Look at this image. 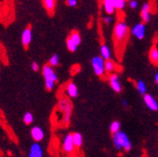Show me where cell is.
<instances>
[{"label":"cell","instance_id":"1","mask_svg":"<svg viewBox=\"0 0 158 157\" xmlns=\"http://www.w3.org/2000/svg\"><path fill=\"white\" fill-rule=\"evenodd\" d=\"M113 144L116 150L118 151H130L132 150V143L125 132L118 131L115 133L112 136Z\"/></svg>","mask_w":158,"mask_h":157},{"label":"cell","instance_id":"2","mask_svg":"<svg viewBox=\"0 0 158 157\" xmlns=\"http://www.w3.org/2000/svg\"><path fill=\"white\" fill-rule=\"evenodd\" d=\"M113 35H114L115 41L118 44L125 43L126 40L128 39V35H129V28L127 24H126L123 20L118 21L114 26Z\"/></svg>","mask_w":158,"mask_h":157},{"label":"cell","instance_id":"3","mask_svg":"<svg viewBox=\"0 0 158 157\" xmlns=\"http://www.w3.org/2000/svg\"><path fill=\"white\" fill-rule=\"evenodd\" d=\"M58 109H59V111L63 113L62 122L64 124H68L70 121L72 113H73V105H72V102H70V100L65 97H61L58 102Z\"/></svg>","mask_w":158,"mask_h":157},{"label":"cell","instance_id":"4","mask_svg":"<svg viewBox=\"0 0 158 157\" xmlns=\"http://www.w3.org/2000/svg\"><path fill=\"white\" fill-rule=\"evenodd\" d=\"M43 75L44 78V85L47 91L53 90L55 84H56L58 80V75L55 72L52 67L49 65H45L43 68Z\"/></svg>","mask_w":158,"mask_h":157},{"label":"cell","instance_id":"5","mask_svg":"<svg viewBox=\"0 0 158 157\" xmlns=\"http://www.w3.org/2000/svg\"><path fill=\"white\" fill-rule=\"evenodd\" d=\"M104 63L105 61L102 59L100 56H94L91 60V65L93 68V70L94 74L97 76H103L105 73V69H104Z\"/></svg>","mask_w":158,"mask_h":157},{"label":"cell","instance_id":"6","mask_svg":"<svg viewBox=\"0 0 158 157\" xmlns=\"http://www.w3.org/2000/svg\"><path fill=\"white\" fill-rule=\"evenodd\" d=\"M131 34L138 40H143L146 36V25L144 22L136 23L131 29Z\"/></svg>","mask_w":158,"mask_h":157},{"label":"cell","instance_id":"7","mask_svg":"<svg viewBox=\"0 0 158 157\" xmlns=\"http://www.w3.org/2000/svg\"><path fill=\"white\" fill-rule=\"evenodd\" d=\"M109 84H110V87L112 88V90L115 93H120L123 91V86H122V82L120 80V76L117 73H113V74H110L109 76Z\"/></svg>","mask_w":158,"mask_h":157},{"label":"cell","instance_id":"8","mask_svg":"<svg viewBox=\"0 0 158 157\" xmlns=\"http://www.w3.org/2000/svg\"><path fill=\"white\" fill-rule=\"evenodd\" d=\"M74 144H73V134H68L65 136L64 140H63L62 144V148L66 153H72L74 150Z\"/></svg>","mask_w":158,"mask_h":157},{"label":"cell","instance_id":"9","mask_svg":"<svg viewBox=\"0 0 158 157\" xmlns=\"http://www.w3.org/2000/svg\"><path fill=\"white\" fill-rule=\"evenodd\" d=\"M140 15L142 21L144 23H148L151 21L152 19V12H151V4L148 2H145L141 8V12H140Z\"/></svg>","mask_w":158,"mask_h":157},{"label":"cell","instance_id":"10","mask_svg":"<svg viewBox=\"0 0 158 157\" xmlns=\"http://www.w3.org/2000/svg\"><path fill=\"white\" fill-rule=\"evenodd\" d=\"M143 98H144V102H145L146 106L151 110V111H153V112L158 111V102L152 95H151V93H147V95L144 96Z\"/></svg>","mask_w":158,"mask_h":157},{"label":"cell","instance_id":"11","mask_svg":"<svg viewBox=\"0 0 158 157\" xmlns=\"http://www.w3.org/2000/svg\"><path fill=\"white\" fill-rule=\"evenodd\" d=\"M28 157H44V151L40 143H33L30 147Z\"/></svg>","mask_w":158,"mask_h":157},{"label":"cell","instance_id":"12","mask_svg":"<svg viewBox=\"0 0 158 157\" xmlns=\"http://www.w3.org/2000/svg\"><path fill=\"white\" fill-rule=\"evenodd\" d=\"M31 137L35 141L39 143L44 139V131L42 127L40 126H33L31 129Z\"/></svg>","mask_w":158,"mask_h":157},{"label":"cell","instance_id":"13","mask_svg":"<svg viewBox=\"0 0 158 157\" xmlns=\"http://www.w3.org/2000/svg\"><path fill=\"white\" fill-rule=\"evenodd\" d=\"M32 37H33L32 29L30 27H27L23 30V32L21 34V43L24 48H27V46L30 44L31 41H32Z\"/></svg>","mask_w":158,"mask_h":157},{"label":"cell","instance_id":"14","mask_svg":"<svg viewBox=\"0 0 158 157\" xmlns=\"http://www.w3.org/2000/svg\"><path fill=\"white\" fill-rule=\"evenodd\" d=\"M66 93H67V96L70 98H75L78 97V88L75 83L73 82H69L67 85V88H66Z\"/></svg>","mask_w":158,"mask_h":157},{"label":"cell","instance_id":"15","mask_svg":"<svg viewBox=\"0 0 158 157\" xmlns=\"http://www.w3.org/2000/svg\"><path fill=\"white\" fill-rule=\"evenodd\" d=\"M102 7H103L104 12L108 15H112L116 12V8L114 6L113 0H102Z\"/></svg>","mask_w":158,"mask_h":157},{"label":"cell","instance_id":"16","mask_svg":"<svg viewBox=\"0 0 158 157\" xmlns=\"http://www.w3.org/2000/svg\"><path fill=\"white\" fill-rule=\"evenodd\" d=\"M100 57L104 61L111 60V57H112L111 49H110L109 45H107L106 43H103L100 46Z\"/></svg>","mask_w":158,"mask_h":157},{"label":"cell","instance_id":"17","mask_svg":"<svg viewBox=\"0 0 158 157\" xmlns=\"http://www.w3.org/2000/svg\"><path fill=\"white\" fill-rule=\"evenodd\" d=\"M148 58L153 65L158 66V48L155 45H153L152 48L149 49L148 52Z\"/></svg>","mask_w":158,"mask_h":157},{"label":"cell","instance_id":"18","mask_svg":"<svg viewBox=\"0 0 158 157\" xmlns=\"http://www.w3.org/2000/svg\"><path fill=\"white\" fill-rule=\"evenodd\" d=\"M104 69H105V73L109 74H113L116 70V64L113 60H107L104 63Z\"/></svg>","mask_w":158,"mask_h":157},{"label":"cell","instance_id":"19","mask_svg":"<svg viewBox=\"0 0 158 157\" xmlns=\"http://www.w3.org/2000/svg\"><path fill=\"white\" fill-rule=\"evenodd\" d=\"M136 89H137V91L139 92L140 95H142V96L147 95L148 87H147V84H146L143 80H138V81L136 82Z\"/></svg>","mask_w":158,"mask_h":157},{"label":"cell","instance_id":"20","mask_svg":"<svg viewBox=\"0 0 158 157\" xmlns=\"http://www.w3.org/2000/svg\"><path fill=\"white\" fill-rule=\"evenodd\" d=\"M73 144L76 147H80L83 145V136L81 133L75 132L73 134Z\"/></svg>","mask_w":158,"mask_h":157},{"label":"cell","instance_id":"21","mask_svg":"<svg viewBox=\"0 0 158 157\" xmlns=\"http://www.w3.org/2000/svg\"><path fill=\"white\" fill-rule=\"evenodd\" d=\"M44 6L46 11L49 13H52L55 10V6H56V0H43Z\"/></svg>","mask_w":158,"mask_h":157},{"label":"cell","instance_id":"22","mask_svg":"<svg viewBox=\"0 0 158 157\" xmlns=\"http://www.w3.org/2000/svg\"><path fill=\"white\" fill-rule=\"evenodd\" d=\"M70 40H72L77 46H79L80 45V43H81V36H80V34H79L77 31H73L72 33H70V35H69V37Z\"/></svg>","mask_w":158,"mask_h":157},{"label":"cell","instance_id":"23","mask_svg":"<svg viewBox=\"0 0 158 157\" xmlns=\"http://www.w3.org/2000/svg\"><path fill=\"white\" fill-rule=\"evenodd\" d=\"M118 131H121V122L118 121H113L110 123V132L112 134H115V133H118Z\"/></svg>","mask_w":158,"mask_h":157},{"label":"cell","instance_id":"24","mask_svg":"<svg viewBox=\"0 0 158 157\" xmlns=\"http://www.w3.org/2000/svg\"><path fill=\"white\" fill-rule=\"evenodd\" d=\"M49 66L50 67H57L59 65V63H60V57H59V55L58 54H53L52 56L50 57L49 61Z\"/></svg>","mask_w":158,"mask_h":157},{"label":"cell","instance_id":"25","mask_svg":"<svg viewBox=\"0 0 158 157\" xmlns=\"http://www.w3.org/2000/svg\"><path fill=\"white\" fill-rule=\"evenodd\" d=\"M114 6L116 8V10H123L124 7L126 5V0H113Z\"/></svg>","mask_w":158,"mask_h":157},{"label":"cell","instance_id":"26","mask_svg":"<svg viewBox=\"0 0 158 157\" xmlns=\"http://www.w3.org/2000/svg\"><path fill=\"white\" fill-rule=\"evenodd\" d=\"M23 122H24L25 124L29 125L31 124L33 122H34V117H33V114L31 112H26L23 116Z\"/></svg>","mask_w":158,"mask_h":157},{"label":"cell","instance_id":"27","mask_svg":"<svg viewBox=\"0 0 158 157\" xmlns=\"http://www.w3.org/2000/svg\"><path fill=\"white\" fill-rule=\"evenodd\" d=\"M66 43H67V48H68V49H69L70 52H75V51L77 50V48H78V46H77L72 40H70L69 38L67 39Z\"/></svg>","mask_w":158,"mask_h":157},{"label":"cell","instance_id":"28","mask_svg":"<svg viewBox=\"0 0 158 157\" xmlns=\"http://www.w3.org/2000/svg\"><path fill=\"white\" fill-rule=\"evenodd\" d=\"M114 21V19H113V17L112 15H105V17L103 18V22L105 23V24H111V23Z\"/></svg>","mask_w":158,"mask_h":157},{"label":"cell","instance_id":"29","mask_svg":"<svg viewBox=\"0 0 158 157\" xmlns=\"http://www.w3.org/2000/svg\"><path fill=\"white\" fill-rule=\"evenodd\" d=\"M128 6L131 8V9H137L138 8V1L137 0H129Z\"/></svg>","mask_w":158,"mask_h":157},{"label":"cell","instance_id":"30","mask_svg":"<svg viewBox=\"0 0 158 157\" xmlns=\"http://www.w3.org/2000/svg\"><path fill=\"white\" fill-rule=\"evenodd\" d=\"M77 3V0H67V4L69 7H76Z\"/></svg>","mask_w":158,"mask_h":157},{"label":"cell","instance_id":"31","mask_svg":"<svg viewBox=\"0 0 158 157\" xmlns=\"http://www.w3.org/2000/svg\"><path fill=\"white\" fill-rule=\"evenodd\" d=\"M31 68H32L33 72H39V69H40V66L38 63L36 62H33L32 63V65H31Z\"/></svg>","mask_w":158,"mask_h":157},{"label":"cell","instance_id":"32","mask_svg":"<svg viewBox=\"0 0 158 157\" xmlns=\"http://www.w3.org/2000/svg\"><path fill=\"white\" fill-rule=\"evenodd\" d=\"M122 104H123V106L124 108L127 107V106H128V101H127V99L123 98V99L122 100Z\"/></svg>","mask_w":158,"mask_h":157},{"label":"cell","instance_id":"33","mask_svg":"<svg viewBox=\"0 0 158 157\" xmlns=\"http://www.w3.org/2000/svg\"><path fill=\"white\" fill-rule=\"evenodd\" d=\"M154 81H155L156 85L158 86V72H156L155 75H154Z\"/></svg>","mask_w":158,"mask_h":157}]
</instances>
